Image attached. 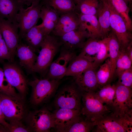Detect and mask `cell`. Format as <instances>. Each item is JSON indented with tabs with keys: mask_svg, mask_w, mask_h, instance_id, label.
Returning <instances> with one entry per match:
<instances>
[{
	"mask_svg": "<svg viewBox=\"0 0 132 132\" xmlns=\"http://www.w3.org/2000/svg\"><path fill=\"white\" fill-rule=\"evenodd\" d=\"M62 46L58 37L51 34L46 36L37 56L33 73H38L42 77H44L54 58L60 51Z\"/></svg>",
	"mask_w": 132,
	"mask_h": 132,
	"instance_id": "1",
	"label": "cell"
},
{
	"mask_svg": "<svg viewBox=\"0 0 132 132\" xmlns=\"http://www.w3.org/2000/svg\"><path fill=\"white\" fill-rule=\"evenodd\" d=\"M82 91L74 81L60 88L53 101L55 109L64 108L81 110Z\"/></svg>",
	"mask_w": 132,
	"mask_h": 132,
	"instance_id": "2",
	"label": "cell"
},
{
	"mask_svg": "<svg viewBox=\"0 0 132 132\" xmlns=\"http://www.w3.org/2000/svg\"><path fill=\"white\" fill-rule=\"evenodd\" d=\"M60 80L35 78L28 82L32 88L31 101L35 106L44 103L51 98L60 83Z\"/></svg>",
	"mask_w": 132,
	"mask_h": 132,
	"instance_id": "3",
	"label": "cell"
},
{
	"mask_svg": "<svg viewBox=\"0 0 132 132\" xmlns=\"http://www.w3.org/2000/svg\"><path fill=\"white\" fill-rule=\"evenodd\" d=\"M95 92H82L81 110L82 115L93 122L112 111L110 107L103 104L96 97Z\"/></svg>",
	"mask_w": 132,
	"mask_h": 132,
	"instance_id": "4",
	"label": "cell"
},
{
	"mask_svg": "<svg viewBox=\"0 0 132 132\" xmlns=\"http://www.w3.org/2000/svg\"><path fill=\"white\" fill-rule=\"evenodd\" d=\"M111 109L117 116L132 121V88L117 83Z\"/></svg>",
	"mask_w": 132,
	"mask_h": 132,
	"instance_id": "5",
	"label": "cell"
},
{
	"mask_svg": "<svg viewBox=\"0 0 132 132\" xmlns=\"http://www.w3.org/2000/svg\"><path fill=\"white\" fill-rule=\"evenodd\" d=\"M94 122V126L93 130H94L93 131L95 132H132V121L117 116L112 111Z\"/></svg>",
	"mask_w": 132,
	"mask_h": 132,
	"instance_id": "6",
	"label": "cell"
},
{
	"mask_svg": "<svg viewBox=\"0 0 132 132\" xmlns=\"http://www.w3.org/2000/svg\"><path fill=\"white\" fill-rule=\"evenodd\" d=\"M43 4V2H35L26 9L22 7L20 9L16 17V21L20 40L29 30L36 25L40 18V12Z\"/></svg>",
	"mask_w": 132,
	"mask_h": 132,
	"instance_id": "7",
	"label": "cell"
},
{
	"mask_svg": "<svg viewBox=\"0 0 132 132\" xmlns=\"http://www.w3.org/2000/svg\"><path fill=\"white\" fill-rule=\"evenodd\" d=\"M0 102L5 120L9 121H20L24 115L25 107L21 97H16L0 92Z\"/></svg>",
	"mask_w": 132,
	"mask_h": 132,
	"instance_id": "8",
	"label": "cell"
},
{
	"mask_svg": "<svg viewBox=\"0 0 132 132\" xmlns=\"http://www.w3.org/2000/svg\"><path fill=\"white\" fill-rule=\"evenodd\" d=\"M110 16L111 30L116 36L120 45V48L125 49L132 43V35L126 27L123 19L112 5L110 0H107Z\"/></svg>",
	"mask_w": 132,
	"mask_h": 132,
	"instance_id": "9",
	"label": "cell"
},
{
	"mask_svg": "<svg viewBox=\"0 0 132 132\" xmlns=\"http://www.w3.org/2000/svg\"><path fill=\"white\" fill-rule=\"evenodd\" d=\"M77 55L75 51L66 49L62 46L58 57L51 63L44 78L51 80H60L65 76L69 63Z\"/></svg>",
	"mask_w": 132,
	"mask_h": 132,
	"instance_id": "10",
	"label": "cell"
},
{
	"mask_svg": "<svg viewBox=\"0 0 132 132\" xmlns=\"http://www.w3.org/2000/svg\"><path fill=\"white\" fill-rule=\"evenodd\" d=\"M27 120L31 131L49 132L53 129L52 112L45 108L31 112Z\"/></svg>",
	"mask_w": 132,
	"mask_h": 132,
	"instance_id": "11",
	"label": "cell"
},
{
	"mask_svg": "<svg viewBox=\"0 0 132 132\" xmlns=\"http://www.w3.org/2000/svg\"><path fill=\"white\" fill-rule=\"evenodd\" d=\"M3 69L9 84L20 94L24 95L27 90L29 82L20 67L13 61L9 62L4 64Z\"/></svg>",
	"mask_w": 132,
	"mask_h": 132,
	"instance_id": "12",
	"label": "cell"
},
{
	"mask_svg": "<svg viewBox=\"0 0 132 132\" xmlns=\"http://www.w3.org/2000/svg\"><path fill=\"white\" fill-rule=\"evenodd\" d=\"M0 31L14 61L20 41L18 24L0 18Z\"/></svg>",
	"mask_w": 132,
	"mask_h": 132,
	"instance_id": "13",
	"label": "cell"
},
{
	"mask_svg": "<svg viewBox=\"0 0 132 132\" xmlns=\"http://www.w3.org/2000/svg\"><path fill=\"white\" fill-rule=\"evenodd\" d=\"M65 49L71 51L81 49L90 36L87 31L79 26L77 29L58 37Z\"/></svg>",
	"mask_w": 132,
	"mask_h": 132,
	"instance_id": "14",
	"label": "cell"
},
{
	"mask_svg": "<svg viewBox=\"0 0 132 132\" xmlns=\"http://www.w3.org/2000/svg\"><path fill=\"white\" fill-rule=\"evenodd\" d=\"M79 110L60 108L52 112L53 128L56 132H62L81 114Z\"/></svg>",
	"mask_w": 132,
	"mask_h": 132,
	"instance_id": "15",
	"label": "cell"
},
{
	"mask_svg": "<svg viewBox=\"0 0 132 132\" xmlns=\"http://www.w3.org/2000/svg\"><path fill=\"white\" fill-rule=\"evenodd\" d=\"M80 21L76 12L66 13L60 16L58 22L51 34L60 37L78 27Z\"/></svg>",
	"mask_w": 132,
	"mask_h": 132,
	"instance_id": "16",
	"label": "cell"
},
{
	"mask_svg": "<svg viewBox=\"0 0 132 132\" xmlns=\"http://www.w3.org/2000/svg\"><path fill=\"white\" fill-rule=\"evenodd\" d=\"M91 66L78 75L73 77L74 81L82 91H95L99 88L96 69Z\"/></svg>",
	"mask_w": 132,
	"mask_h": 132,
	"instance_id": "17",
	"label": "cell"
},
{
	"mask_svg": "<svg viewBox=\"0 0 132 132\" xmlns=\"http://www.w3.org/2000/svg\"><path fill=\"white\" fill-rule=\"evenodd\" d=\"M35 52L27 45L20 41L16 54L19 58L20 66L29 74L33 73L34 67L37 56Z\"/></svg>",
	"mask_w": 132,
	"mask_h": 132,
	"instance_id": "18",
	"label": "cell"
},
{
	"mask_svg": "<svg viewBox=\"0 0 132 132\" xmlns=\"http://www.w3.org/2000/svg\"><path fill=\"white\" fill-rule=\"evenodd\" d=\"M60 16L55 11L43 2L41 7L40 18L42 20L40 25L43 27L46 35L50 34L55 27Z\"/></svg>",
	"mask_w": 132,
	"mask_h": 132,
	"instance_id": "19",
	"label": "cell"
},
{
	"mask_svg": "<svg viewBox=\"0 0 132 132\" xmlns=\"http://www.w3.org/2000/svg\"><path fill=\"white\" fill-rule=\"evenodd\" d=\"M46 36L43 27L40 24L35 25L29 30L21 40H23V43L36 52L41 47Z\"/></svg>",
	"mask_w": 132,
	"mask_h": 132,
	"instance_id": "20",
	"label": "cell"
},
{
	"mask_svg": "<svg viewBox=\"0 0 132 132\" xmlns=\"http://www.w3.org/2000/svg\"><path fill=\"white\" fill-rule=\"evenodd\" d=\"M77 13L80 21L79 26L87 31L90 35V37L102 39L97 17L95 15Z\"/></svg>",
	"mask_w": 132,
	"mask_h": 132,
	"instance_id": "21",
	"label": "cell"
},
{
	"mask_svg": "<svg viewBox=\"0 0 132 132\" xmlns=\"http://www.w3.org/2000/svg\"><path fill=\"white\" fill-rule=\"evenodd\" d=\"M110 11L107 0H100L97 17L100 27L102 39L107 37L111 30Z\"/></svg>",
	"mask_w": 132,
	"mask_h": 132,
	"instance_id": "22",
	"label": "cell"
},
{
	"mask_svg": "<svg viewBox=\"0 0 132 132\" xmlns=\"http://www.w3.org/2000/svg\"><path fill=\"white\" fill-rule=\"evenodd\" d=\"M22 7L17 0H0V18L17 24L16 17Z\"/></svg>",
	"mask_w": 132,
	"mask_h": 132,
	"instance_id": "23",
	"label": "cell"
},
{
	"mask_svg": "<svg viewBox=\"0 0 132 132\" xmlns=\"http://www.w3.org/2000/svg\"><path fill=\"white\" fill-rule=\"evenodd\" d=\"M93 66H94L93 62L77 55L69 63L65 76L75 77Z\"/></svg>",
	"mask_w": 132,
	"mask_h": 132,
	"instance_id": "24",
	"label": "cell"
},
{
	"mask_svg": "<svg viewBox=\"0 0 132 132\" xmlns=\"http://www.w3.org/2000/svg\"><path fill=\"white\" fill-rule=\"evenodd\" d=\"M94 126L93 121L81 114L62 132H89L92 131Z\"/></svg>",
	"mask_w": 132,
	"mask_h": 132,
	"instance_id": "25",
	"label": "cell"
},
{
	"mask_svg": "<svg viewBox=\"0 0 132 132\" xmlns=\"http://www.w3.org/2000/svg\"><path fill=\"white\" fill-rule=\"evenodd\" d=\"M100 46V40L91 37L86 41L78 55L93 63Z\"/></svg>",
	"mask_w": 132,
	"mask_h": 132,
	"instance_id": "26",
	"label": "cell"
},
{
	"mask_svg": "<svg viewBox=\"0 0 132 132\" xmlns=\"http://www.w3.org/2000/svg\"><path fill=\"white\" fill-rule=\"evenodd\" d=\"M108 36L109 37L108 58L112 72L114 76L115 74L116 60L120 50V45L115 33L111 30Z\"/></svg>",
	"mask_w": 132,
	"mask_h": 132,
	"instance_id": "27",
	"label": "cell"
},
{
	"mask_svg": "<svg viewBox=\"0 0 132 132\" xmlns=\"http://www.w3.org/2000/svg\"><path fill=\"white\" fill-rule=\"evenodd\" d=\"M44 2L53 9L60 16L76 12V4L73 0H45Z\"/></svg>",
	"mask_w": 132,
	"mask_h": 132,
	"instance_id": "28",
	"label": "cell"
},
{
	"mask_svg": "<svg viewBox=\"0 0 132 132\" xmlns=\"http://www.w3.org/2000/svg\"><path fill=\"white\" fill-rule=\"evenodd\" d=\"M99 88V90L95 92L96 97L102 103L111 108L115 94L116 85L109 84Z\"/></svg>",
	"mask_w": 132,
	"mask_h": 132,
	"instance_id": "29",
	"label": "cell"
},
{
	"mask_svg": "<svg viewBox=\"0 0 132 132\" xmlns=\"http://www.w3.org/2000/svg\"><path fill=\"white\" fill-rule=\"evenodd\" d=\"M106 60L96 72L99 88L110 84L114 76L112 72L109 58H107Z\"/></svg>",
	"mask_w": 132,
	"mask_h": 132,
	"instance_id": "30",
	"label": "cell"
},
{
	"mask_svg": "<svg viewBox=\"0 0 132 132\" xmlns=\"http://www.w3.org/2000/svg\"><path fill=\"white\" fill-rule=\"evenodd\" d=\"M112 5L122 17L128 30L132 31V22L129 16L130 9L124 0H110Z\"/></svg>",
	"mask_w": 132,
	"mask_h": 132,
	"instance_id": "31",
	"label": "cell"
},
{
	"mask_svg": "<svg viewBox=\"0 0 132 132\" xmlns=\"http://www.w3.org/2000/svg\"><path fill=\"white\" fill-rule=\"evenodd\" d=\"M99 3L98 0H82L76 4V12L97 17Z\"/></svg>",
	"mask_w": 132,
	"mask_h": 132,
	"instance_id": "32",
	"label": "cell"
},
{
	"mask_svg": "<svg viewBox=\"0 0 132 132\" xmlns=\"http://www.w3.org/2000/svg\"><path fill=\"white\" fill-rule=\"evenodd\" d=\"M132 60L124 49L120 48L116 63L115 74L118 77L125 70L132 67Z\"/></svg>",
	"mask_w": 132,
	"mask_h": 132,
	"instance_id": "33",
	"label": "cell"
},
{
	"mask_svg": "<svg viewBox=\"0 0 132 132\" xmlns=\"http://www.w3.org/2000/svg\"><path fill=\"white\" fill-rule=\"evenodd\" d=\"M108 41V36L100 40L99 48L93 62L94 66L96 68L109 57Z\"/></svg>",
	"mask_w": 132,
	"mask_h": 132,
	"instance_id": "34",
	"label": "cell"
},
{
	"mask_svg": "<svg viewBox=\"0 0 132 132\" xmlns=\"http://www.w3.org/2000/svg\"><path fill=\"white\" fill-rule=\"evenodd\" d=\"M0 92L16 97H20L16 92L15 88L9 83L3 68L0 67Z\"/></svg>",
	"mask_w": 132,
	"mask_h": 132,
	"instance_id": "35",
	"label": "cell"
},
{
	"mask_svg": "<svg viewBox=\"0 0 132 132\" xmlns=\"http://www.w3.org/2000/svg\"><path fill=\"white\" fill-rule=\"evenodd\" d=\"M9 122L6 127L0 125V132H27L31 131L29 127L25 126L20 121L13 120Z\"/></svg>",
	"mask_w": 132,
	"mask_h": 132,
	"instance_id": "36",
	"label": "cell"
},
{
	"mask_svg": "<svg viewBox=\"0 0 132 132\" xmlns=\"http://www.w3.org/2000/svg\"><path fill=\"white\" fill-rule=\"evenodd\" d=\"M118 77V83L132 88V67L124 71Z\"/></svg>",
	"mask_w": 132,
	"mask_h": 132,
	"instance_id": "37",
	"label": "cell"
},
{
	"mask_svg": "<svg viewBox=\"0 0 132 132\" xmlns=\"http://www.w3.org/2000/svg\"><path fill=\"white\" fill-rule=\"evenodd\" d=\"M5 60L13 62L10 52L3 38L0 40V63Z\"/></svg>",
	"mask_w": 132,
	"mask_h": 132,
	"instance_id": "38",
	"label": "cell"
},
{
	"mask_svg": "<svg viewBox=\"0 0 132 132\" xmlns=\"http://www.w3.org/2000/svg\"><path fill=\"white\" fill-rule=\"evenodd\" d=\"M23 6L25 5L29 6L33 3L36 2H42L45 0H17Z\"/></svg>",
	"mask_w": 132,
	"mask_h": 132,
	"instance_id": "39",
	"label": "cell"
},
{
	"mask_svg": "<svg viewBox=\"0 0 132 132\" xmlns=\"http://www.w3.org/2000/svg\"><path fill=\"white\" fill-rule=\"evenodd\" d=\"M8 124V123L6 121L3 113L0 102V124L6 127Z\"/></svg>",
	"mask_w": 132,
	"mask_h": 132,
	"instance_id": "40",
	"label": "cell"
},
{
	"mask_svg": "<svg viewBox=\"0 0 132 132\" xmlns=\"http://www.w3.org/2000/svg\"><path fill=\"white\" fill-rule=\"evenodd\" d=\"M124 49L131 59L132 60V43Z\"/></svg>",
	"mask_w": 132,
	"mask_h": 132,
	"instance_id": "41",
	"label": "cell"
},
{
	"mask_svg": "<svg viewBox=\"0 0 132 132\" xmlns=\"http://www.w3.org/2000/svg\"><path fill=\"white\" fill-rule=\"evenodd\" d=\"M75 3L76 4H77L82 0H73Z\"/></svg>",
	"mask_w": 132,
	"mask_h": 132,
	"instance_id": "42",
	"label": "cell"
},
{
	"mask_svg": "<svg viewBox=\"0 0 132 132\" xmlns=\"http://www.w3.org/2000/svg\"><path fill=\"white\" fill-rule=\"evenodd\" d=\"M3 38V37L2 34L0 31V40Z\"/></svg>",
	"mask_w": 132,
	"mask_h": 132,
	"instance_id": "43",
	"label": "cell"
},
{
	"mask_svg": "<svg viewBox=\"0 0 132 132\" xmlns=\"http://www.w3.org/2000/svg\"><path fill=\"white\" fill-rule=\"evenodd\" d=\"M126 3L127 4L129 2V0H124Z\"/></svg>",
	"mask_w": 132,
	"mask_h": 132,
	"instance_id": "44",
	"label": "cell"
},
{
	"mask_svg": "<svg viewBox=\"0 0 132 132\" xmlns=\"http://www.w3.org/2000/svg\"><path fill=\"white\" fill-rule=\"evenodd\" d=\"M132 0H129V2H131V1H132Z\"/></svg>",
	"mask_w": 132,
	"mask_h": 132,
	"instance_id": "45",
	"label": "cell"
}]
</instances>
